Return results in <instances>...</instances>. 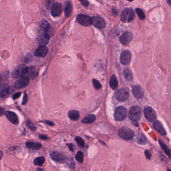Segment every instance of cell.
I'll use <instances>...</instances> for the list:
<instances>
[{
    "label": "cell",
    "mask_w": 171,
    "mask_h": 171,
    "mask_svg": "<svg viewBox=\"0 0 171 171\" xmlns=\"http://www.w3.org/2000/svg\"><path fill=\"white\" fill-rule=\"evenodd\" d=\"M141 116V109L138 106L132 107L129 110V119L135 125H137V126H138L137 121L140 119Z\"/></svg>",
    "instance_id": "obj_1"
},
{
    "label": "cell",
    "mask_w": 171,
    "mask_h": 171,
    "mask_svg": "<svg viewBox=\"0 0 171 171\" xmlns=\"http://www.w3.org/2000/svg\"><path fill=\"white\" fill-rule=\"evenodd\" d=\"M135 18V12L131 8H127L122 12L121 16V21L124 23H129Z\"/></svg>",
    "instance_id": "obj_2"
},
{
    "label": "cell",
    "mask_w": 171,
    "mask_h": 171,
    "mask_svg": "<svg viewBox=\"0 0 171 171\" xmlns=\"http://www.w3.org/2000/svg\"><path fill=\"white\" fill-rule=\"evenodd\" d=\"M29 68L26 65H21L17 67L12 72V76L14 78H22L27 74Z\"/></svg>",
    "instance_id": "obj_3"
},
{
    "label": "cell",
    "mask_w": 171,
    "mask_h": 171,
    "mask_svg": "<svg viewBox=\"0 0 171 171\" xmlns=\"http://www.w3.org/2000/svg\"><path fill=\"white\" fill-rule=\"evenodd\" d=\"M127 110L125 107H119L115 110L114 115L115 120L117 121H123L127 118Z\"/></svg>",
    "instance_id": "obj_4"
},
{
    "label": "cell",
    "mask_w": 171,
    "mask_h": 171,
    "mask_svg": "<svg viewBox=\"0 0 171 171\" xmlns=\"http://www.w3.org/2000/svg\"><path fill=\"white\" fill-rule=\"evenodd\" d=\"M119 137L125 140H131L134 138V133L132 130L128 128H122L119 131Z\"/></svg>",
    "instance_id": "obj_5"
},
{
    "label": "cell",
    "mask_w": 171,
    "mask_h": 171,
    "mask_svg": "<svg viewBox=\"0 0 171 171\" xmlns=\"http://www.w3.org/2000/svg\"><path fill=\"white\" fill-rule=\"evenodd\" d=\"M115 97L116 100L119 101L124 102L128 99L129 92L126 89H121L116 93Z\"/></svg>",
    "instance_id": "obj_6"
},
{
    "label": "cell",
    "mask_w": 171,
    "mask_h": 171,
    "mask_svg": "<svg viewBox=\"0 0 171 171\" xmlns=\"http://www.w3.org/2000/svg\"><path fill=\"white\" fill-rule=\"evenodd\" d=\"M77 21L81 25L89 27L92 24V19L90 17L84 15H78L77 17Z\"/></svg>",
    "instance_id": "obj_7"
},
{
    "label": "cell",
    "mask_w": 171,
    "mask_h": 171,
    "mask_svg": "<svg viewBox=\"0 0 171 171\" xmlns=\"http://www.w3.org/2000/svg\"><path fill=\"white\" fill-rule=\"evenodd\" d=\"M144 114L146 119L149 122H153L156 119V113L153 108L150 107H147L144 109Z\"/></svg>",
    "instance_id": "obj_8"
},
{
    "label": "cell",
    "mask_w": 171,
    "mask_h": 171,
    "mask_svg": "<svg viewBox=\"0 0 171 171\" xmlns=\"http://www.w3.org/2000/svg\"><path fill=\"white\" fill-rule=\"evenodd\" d=\"M51 159L57 163H64L66 161L65 157L62 154L58 151H53L50 154Z\"/></svg>",
    "instance_id": "obj_9"
},
{
    "label": "cell",
    "mask_w": 171,
    "mask_h": 171,
    "mask_svg": "<svg viewBox=\"0 0 171 171\" xmlns=\"http://www.w3.org/2000/svg\"><path fill=\"white\" fill-rule=\"evenodd\" d=\"M30 79L29 77H22L16 81L14 86L17 89H22L28 85Z\"/></svg>",
    "instance_id": "obj_10"
},
{
    "label": "cell",
    "mask_w": 171,
    "mask_h": 171,
    "mask_svg": "<svg viewBox=\"0 0 171 171\" xmlns=\"http://www.w3.org/2000/svg\"><path fill=\"white\" fill-rule=\"evenodd\" d=\"M50 36L47 33H44L38 37L36 41L40 46H45L49 43Z\"/></svg>",
    "instance_id": "obj_11"
},
{
    "label": "cell",
    "mask_w": 171,
    "mask_h": 171,
    "mask_svg": "<svg viewBox=\"0 0 171 171\" xmlns=\"http://www.w3.org/2000/svg\"><path fill=\"white\" fill-rule=\"evenodd\" d=\"M62 7L61 4L59 3H54L51 9V14L53 17H58L62 13Z\"/></svg>",
    "instance_id": "obj_12"
},
{
    "label": "cell",
    "mask_w": 171,
    "mask_h": 171,
    "mask_svg": "<svg viewBox=\"0 0 171 171\" xmlns=\"http://www.w3.org/2000/svg\"><path fill=\"white\" fill-rule=\"evenodd\" d=\"M92 19V24L97 28L103 29L106 27V22L103 18L100 17H94Z\"/></svg>",
    "instance_id": "obj_13"
},
{
    "label": "cell",
    "mask_w": 171,
    "mask_h": 171,
    "mask_svg": "<svg viewBox=\"0 0 171 171\" xmlns=\"http://www.w3.org/2000/svg\"><path fill=\"white\" fill-rule=\"evenodd\" d=\"M131 54L128 51L122 52L121 56V62L124 65H128L131 62Z\"/></svg>",
    "instance_id": "obj_14"
},
{
    "label": "cell",
    "mask_w": 171,
    "mask_h": 171,
    "mask_svg": "<svg viewBox=\"0 0 171 171\" xmlns=\"http://www.w3.org/2000/svg\"><path fill=\"white\" fill-rule=\"evenodd\" d=\"M132 38V34L129 32H126L121 36V37L119 38V41L122 44L125 45L130 43Z\"/></svg>",
    "instance_id": "obj_15"
},
{
    "label": "cell",
    "mask_w": 171,
    "mask_h": 171,
    "mask_svg": "<svg viewBox=\"0 0 171 171\" xmlns=\"http://www.w3.org/2000/svg\"><path fill=\"white\" fill-rule=\"evenodd\" d=\"M48 52V50L46 46H40L35 51L34 55L36 57H45L47 54Z\"/></svg>",
    "instance_id": "obj_16"
},
{
    "label": "cell",
    "mask_w": 171,
    "mask_h": 171,
    "mask_svg": "<svg viewBox=\"0 0 171 171\" xmlns=\"http://www.w3.org/2000/svg\"><path fill=\"white\" fill-rule=\"evenodd\" d=\"M132 94L138 99H142L144 97V93L143 89L140 86H135L132 87Z\"/></svg>",
    "instance_id": "obj_17"
},
{
    "label": "cell",
    "mask_w": 171,
    "mask_h": 171,
    "mask_svg": "<svg viewBox=\"0 0 171 171\" xmlns=\"http://www.w3.org/2000/svg\"><path fill=\"white\" fill-rule=\"evenodd\" d=\"M5 115L8 119L14 125H17L19 123L18 116L15 113L12 112L11 111H6V112L5 113Z\"/></svg>",
    "instance_id": "obj_18"
},
{
    "label": "cell",
    "mask_w": 171,
    "mask_h": 171,
    "mask_svg": "<svg viewBox=\"0 0 171 171\" xmlns=\"http://www.w3.org/2000/svg\"><path fill=\"white\" fill-rule=\"evenodd\" d=\"M154 127L161 135L166 136L167 135V132L166 131L165 129H164L162 124L160 121L155 122L154 123Z\"/></svg>",
    "instance_id": "obj_19"
},
{
    "label": "cell",
    "mask_w": 171,
    "mask_h": 171,
    "mask_svg": "<svg viewBox=\"0 0 171 171\" xmlns=\"http://www.w3.org/2000/svg\"><path fill=\"white\" fill-rule=\"evenodd\" d=\"M9 86L7 84H2L0 88V96L2 98L7 97L9 95Z\"/></svg>",
    "instance_id": "obj_20"
},
{
    "label": "cell",
    "mask_w": 171,
    "mask_h": 171,
    "mask_svg": "<svg viewBox=\"0 0 171 171\" xmlns=\"http://www.w3.org/2000/svg\"><path fill=\"white\" fill-rule=\"evenodd\" d=\"M26 146L27 148L31 150H39L42 147V145L40 143L33 142H27L26 143Z\"/></svg>",
    "instance_id": "obj_21"
},
{
    "label": "cell",
    "mask_w": 171,
    "mask_h": 171,
    "mask_svg": "<svg viewBox=\"0 0 171 171\" xmlns=\"http://www.w3.org/2000/svg\"><path fill=\"white\" fill-rule=\"evenodd\" d=\"M135 141L138 144L141 145H145L147 143V139L146 137L141 133H138L136 135Z\"/></svg>",
    "instance_id": "obj_22"
},
{
    "label": "cell",
    "mask_w": 171,
    "mask_h": 171,
    "mask_svg": "<svg viewBox=\"0 0 171 171\" xmlns=\"http://www.w3.org/2000/svg\"><path fill=\"white\" fill-rule=\"evenodd\" d=\"M27 74L28 75L29 78L34 79L37 76L38 70L35 67H30V68H29Z\"/></svg>",
    "instance_id": "obj_23"
},
{
    "label": "cell",
    "mask_w": 171,
    "mask_h": 171,
    "mask_svg": "<svg viewBox=\"0 0 171 171\" xmlns=\"http://www.w3.org/2000/svg\"><path fill=\"white\" fill-rule=\"evenodd\" d=\"M68 115L70 119L73 121H77L80 117L79 112L76 110H70L68 113Z\"/></svg>",
    "instance_id": "obj_24"
},
{
    "label": "cell",
    "mask_w": 171,
    "mask_h": 171,
    "mask_svg": "<svg viewBox=\"0 0 171 171\" xmlns=\"http://www.w3.org/2000/svg\"><path fill=\"white\" fill-rule=\"evenodd\" d=\"M110 87L113 90H116L118 87V81L117 78L115 75L112 76L110 79L109 82Z\"/></svg>",
    "instance_id": "obj_25"
},
{
    "label": "cell",
    "mask_w": 171,
    "mask_h": 171,
    "mask_svg": "<svg viewBox=\"0 0 171 171\" xmlns=\"http://www.w3.org/2000/svg\"><path fill=\"white\" fill-rule=\"evenodd\" d=\"M72 10V6L71 3L70 1L67 2L64 9V14L66 17L70 16V14L71 13Z\"/></svg>",
    "instance_id": "obj_26"
},
{
    "label": "cell",
    "mask_w": 171,
    "mask_h": 171,
    "mask_svg": "<svg viewBox=\"0 0 171 171\" xmlns=\"http://www.w3.org/2000/svg\"><path fill=\"white\" fill-rule=\"evenodd\" d=\"M95 120H96V118H95V116L92 114H90L82 120V122L86 123V124H90V123L94 122L95 121Z\"/></svg>",
    "instance_id": "obj_27"
},
{
    "label": "cell",
    "mask_w": 171,
    "mask_h": 171,
    "mask_svg": "<svg viewBox=\"0 0 171 171\" xmlns=\"http://www.w3.org/2000/svg\"><path fill=\"white\" fill-rule=\"evenodd\" d=\"M123 75H124V77L126 80L128 81H131L133 79V76H132V73L131 70H129L128 68L125 69L124 71L123 72Z\"/></svg>",
    "instance_id": "obj_28"
},
{
    "label": "cell",
    "mask_w": 171,
    "mask_h": 171,
    "mask_svg": "<svg viewBox=\"0 0 171 171\" xmlns=\"http://www.w3.org/2000/svg\"><path fill=\"white\" fill-rule=\"evenodd\" d=\"M159 143L160 145L161 146V147L162 148L163 150H164V151L167 154V155L171 159V150L169 149L168 147L164 144L162 141H161L160 140H159Z\"/></svg>",
    "instance_id": "obj_29"
},
{
    "label": "cell",
    "mask_w": 171,
    "mask_h": 171,
    "mask_svg": "<svg viewBox=\"0 0 171 171\" xmlns=\"http://www.w3.org/2000/svg\"><path fill=\"white\" fill-rule=\"evenodd\" d=\"M40 28L43 30L44 33H47L49 29V25L47 21L46 20H42L40 23Z\"/></svg>",
    "instance_id": "obj_30"
},
{
    "label": "cell",
    "mask_w": 171,
    "mask_h": 171,
    "mask_svg": "<svg viewBox=\"0 0 171 171\" xmlns=\"http://www.w3.org/2000/svg\"><path fill=\"white\" fill-rule=\"evenodd\" d=\"M45 161V159L44 157H37L36 159H35L34 161V164L35 165L42 166L44 164Z\"/></svg>",
    "instance_id": "obj_31"
},
{
    "label": "cell",
    "mask_w": 171,
    "mask_h": 171,
    "mask_svg": "<svg viewBox=\"0 0 171 171\" xmlns=\"http://www.w3.org/2000/svg\"><path fill=\"white\" fill-rule=\"evenodd\" d=\"M75 159L78 162L82 163L84 161V154L81 151H78L75 155Z\"/></svg>",
    "instance_id": "obj_32"
},
{
    "label": "cell",
    "mask_w": 171,
    "mask_h": 171,
    "mask_svg": "<svg viewBox=\"0 0 171 171\" xmlns=\"http://www.w3.org/2000/svg\"><path fill=\"white\" fill-rule=\"evenodd\" d=\"M135 12L138 15L140 19L144 20L145 19V15L141 9L140 8H137L135 9Z\"/></svg>",
    "instance_id": "obj_33"
},
{
    "label": "cell",
    "mask_w": 171,
    "mask_h": 171,
    "mask_svg": "<svg viewBox=\"0 0 171 171\" xmlns=\"http://www.w3.org/2000/svg\"><path fill=\"white\" fill-rule=\"evenodd\" d=\"M75 141L78 143V145L81 147H84L85 146V142L81 138L77 137L75 138Z\"/></svg>",
    "instance_id": "obj_34"
},
{
    "label": "cell",
    "mask_w": 171,
    "mask_h": 171,
    "mask_svg": "<svg viewBox=\"0 0 171 171\" xmlns=\"http://www.w3.org/2000/svg\"><path fill=\"white\" fill-rule=\"evenodd\" d=\"M92 83H93L94 87V88H95V89L99 90V89L101 88V84H100V83L97 80H96V79H93V80H92Z\"/></svg>",
    "instance_id": "obj_35"
},
{
    "label": "cell",
    "mask_w": 171,
    "mask_h": 171,
    "mask_svg": "<svg viewBox=\"0 0 171 171\" xmlns=\"http://www.w3.org/2000/svg\"><path fill=\"white\" fill-rule=\"evenodd\" d=\"M26 124H27V126L30 129V130H32V131H34V130H36V127L33 124V123H32L31 121H29V120H27Z\"/></svg>",
    "instance_id": "obj_36"
},
{
    "label": "cell",
    "mask_w": 171,
    "mask_h": 171,
    "mask_svg": "<svg viewBox=\"0 0 171 171\" xmlns=\"http://www.w3.org/2000/svg\"><path fill=\"white\" fill-rule=\"evenodd\" d=\"M27 101H28V97H27V94L25 92V93H24V97H23V98L22 104V105H25L27 103Z\"/></svg>",
    "instance_id": "obj_37"
},
{
    "label": "cell",
    "mask_w": 171,
    "mask_h": 171,
    "mask_svg": "<svg viewBox=\"0 0 171 171\" xmlns=\"http://www.w3.org/2000/svg\"><path fill=\"white\" fill-rule=\"evenodd\" d=\"M144 154H145V156H146V158L147 160L150 159V158H151V154H150V152L149 151H145Z\"/></svg>",
    "instance_id": "obj_38"
},
{
    "label": "cell",
    "mask_w": 171,
    "mask_h": 171,
    "mask_svg": "<svg viewBox=\"0 0 171 171\" xmlns=\"http://www.w3.org/2000/svg\"><path fill=\"white\" fill-rule=\"evenodd\" d=\"M39 138L42 140H47L49 139L47 136L44 135H40L39 136Z\"/></svg>",
    "instance_id": "obj_39"
},
{
    "label": "cell",
    "mask_w": 171,
    "mask_h": 171,
    "mask_svg": "<svg viewBox=\"0 0 171 171\" xmlns=\"http://www.w3.org/2000/svg\"><path fill=\"white\" fill-rule=\"evenodd\" d=\"M21 92H18V93H16L13 96V99H18V98L19 97L20 95H21Z\"/></svg>",
    "instance_id": "obj_40"
},
{
    "label": "cell",
    "mask_w": 171,
    "mask_h": 171,
    "mask_svg": "<svg viewBox=\"0 0 171 171\" xmlns=\"http://www.w3.org/2000/svg\"><path fill=\"white\" fill-rule=\"evenodd\" d=\"M67 146L68 147L69 149L71 151H74V148H73V145L72 144L70 143V144H67Z\"/></svg>",
    "instance_id": "obj_41"
},
{
    "label": "cell",
    "mask_w": 171,
    "mask_h": 171,
    "mask_svg": "<svg viewBox=\"0 0 171 171\" xmlns=\"http://www.w3.org/2000/svg\"><path fill=\"white\" fill-rule=\"evenodd\" d=\"M81 3H82V4L84 5V6H88V5H89L87 0H84V1L81 2Z\"/></svg>",
    "instance_id": "obj_42"
},
{
    "label": "cell",
    "mask_w": 171,
    "mask_h": 171,
    "mask_svg": "<svg viewBox=\"0 0 171 171\" xmlns=\"http://www.w3.org/2000/svg\"><path fill=\"white\" fill-rule=\"evenodd\" d=\"M45 123L46 124H47L49 126H53L54 125V123H53L51 122V121H45Z\"/></svg>",
    "instance_id": "obj_43"
},
{
    "label": "cell",
    "mask_w": 171,
    "mask_h": 171,
    "mask_svg": "<svg viewBox=\"0 0 171 171\" xmlns=\"http://www.w3.org/2000/svg\"><path fill=\"white\" fill-rule=\"evenodd\" d=\"M4 113V110L2 108H1V115L2 116Z\"/></svg>",
    "instance_id": "obj_44"
},
{
    "label": "cell",
    "mask_w": 171,
    "mask_h": 171,
    "mask_svg": "<svg viewBox=\"0 0 171 171\" xmlns=\"http://www.w3.org/2000/svg\"><path fill=\"white\" fill-rule=\"evenodd\" d=\"M167 3L171 6V0H167Z\"/></svg>",
    "instance_id": "obj_45"
},
{
    "label": "cell",
    "mask_w": 171,
    "mask_h": 171,
    "mask_svg": "<svg viewBox=\"0 0 171 171\" xmlns=\"http://www.w3.org/2000/svg\"><path fill=\"white\" fill-rule=\"evenodd\" d=\"M43 169H42L41 168H38L37 170L36 171H43Z\"/></svg>",
    "instance_id": "obj_46"
},
{
    "label": "cell",
    "mask_w": 171,
    "mask_h": 171,
    "mask_svg": "<svg viewBox=\"0 0 171 171\" xmlns=\"http://www.w3.org/2000/svg\"><path fill=\"white\" fill-rule=\"evenodd\" d=\"M2 157H3V152L2 151H1V158H2Z\"/></svg>",
    "instance_id": "obj_47"
},
{
    "label": "cell",
    "mask_w": 171,
    "mask_h": 171,
    "mask_svg": "<svg viewBox=\"0 0 171 171\" xmlns=\"http://www.w3.org/2000/svg\"><path fill=\"white\" fill-rule=\"evenodd\" d=\"M129 1H134V0H128Z\"/></svg>",
    "instance_id": "obj_48"
},
{
    "label": "cell",
    "mask_w": 171,
    "mask_h": 171,
    "mask_svg": "<svg viewBox=\"0 0 171 171\" xmlns=\"http://www.w3.org/2000/svg\"><path fill=\"white\" fill-rule=\"evenodd\" d=\"M79 1H81V2L84 1V0H79Z\"/></svg>",
    "instance_id": "obj_49"
},
{
    "label": "cell",
    "mask_w": 171,
    "mask_h": 171,
    "mask_svg": "<svg viewBox=\"0 0 171 171\" xmlns=\"http://www.w3.org/2000/svg\"><path fill=\"white\" fill-rule=\"evenodd\" d=\"M167 171H171V170H167Z\"/></svg>",
    "instance_id": "obj_50"
}]
</instances>
